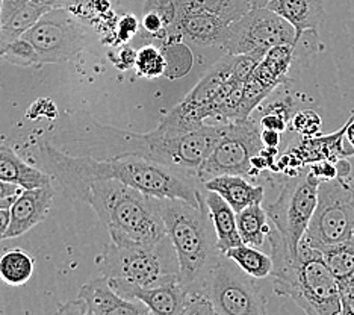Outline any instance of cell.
Returning <instances> with one entry per match:
<instances>
[{"mask_svg": "<svg viewBox=\"0 0 354 315\" xmlns=\"http://www.w3.org/2000/svg\"><path fill=\"white\" fill-rule=\"evenodd\" d=\"M223 123L198 125L177 131L159 125L146 134L102 125L85 111L66 116L46 141L76 156L95 159L144 158L165 165L197 172L221 134Z\"/></svg>", "mask_w": 354, "mask_h": 315, "instance_id": "6da1fadb", "label": "cell"}, {"mask_svg": "<svg viewBox=\"0 0 354 315\" xmlns=\"http://www.w3.org/2000/svg\"><path fill=\"white\" fill-rule=\"evenodd\" d=\"M38 153L44 172L58 182L67 179H115L151 197L182 199L192 205L202 204L205 187L196 173L189 170L144 158L95 159L68 155L46 140L39 141Z\"/></svg>", "mask_w": 354, "mask_h": 315, "instance_id": "7a4b0ae2", "label": "cell"}, {"mask_svg": "<svg viewBox=\"0 0 354 315\" xmlns=\"http://www.w3.org/2000/svg\"><path fill=\"white\" fill-rule=\"evenodd\" d=\"M67 196L82 200L97 214L114 242L153 244L167 229L155 197L115 179H67L59 182Z\"/></svg>", "mask_w": 354, "mask_h": 315, "instance_id": "3957f363", "label": "cell"}, {"mask_svg": "<svg viewBox=\"0 0 354 315\" xmlns=\"http://www.w3.org/2000/svg\"><path fill=\"white\" fill-rule=\"evenodd\" d=\"M272 258L274 293L283 296L309 315L341 314L339 280L328 270L321 252L304 238L294 253L280 240L274 228L268 233Z\"/></svg>", "mask_w": 354, "mask_h": 315, "instance_id": "277c9868", "label": "cell"}, {"mask_svg": "<svg viewBox=\"0 0 354 315\" xmlns=\"http://www.w3.org/2000/svg\"><path fill=\"white\" fill-rule=\"evenodd\" d=\"M155 200L167 235L174 246L185 289H207L206 280L221 252L216 246V233L205 196L200 205L182 199L155 197Z\"/></svg>", "mask_w": 354, "mask_h": 315, "instance_id": "5b68a950", "label": "cell"}, {"mask_svg": "<svg viewBox=\"0 0 354 315\" xmlns=\"http://www.w3.org/2000/svg\"><path fill=\"white\" fill-rule=\"evenodd\" d=\"M97 264L111 287L126 298H131L136 289L158 285L179 273V261L168 237L153 244L111 241L104 246Z\"/></svg>", "mask_w": 354, "mask_h": 315, "instance_id": "8992f818", "label": "cell"}, {"mask_svg": "<svg viewBox=\"0 0 354 315\" xmlns=\"http://www.w3.org/2000/svg\"><path fill=\"white\" fill-rule=\"evenodd\" d=\"M319 182L309 167L304 168L289 177L272 204L263 206L280 240L295 253L315 213Z\"/></svg>", "mask_w": 354, "mask_h": 315, "instance_id": "52a82bcc", "label": "cell"}, {"mask_svg": "<svg viewBox=\"0 0 354 315\" xmlns=\"http://www.w3.org/2000/svg\"><path fill=\"white\" fill-rule=\"evenodd\" d=\"M261 131L259 121L252 117L223 123L218 140L203 164L197 168V179L203 183L223 174L254 176L252 158L263 149Z\"/></svg>", "mask_w": 354, "mask_h": 315, "instance_id": "ba28073f", "label": "cell"}, {"mask_svg": "<svg viewBox=\"0 0 354 315\" xmlns=\"http://www.w3.org/2000/svg\"><path fill=\"white\" fill-rule=\"evenodd\" d=\"M21 37L35 47L41 64H58L73 58L99 38L67 8L46 12Z\"/></svg>", "mask_w": 354, "mask_h": 315, "instance_id": "9c48e42d", "label": "cell"}, {"mask_svg": "<svg viewBox=\"0 0 354 315\" xmlns=\"http://www.w3.org/2000/svg\"><path fill=\"white\" fill-rule=\"evenodd\" d=\"M354 237V185L347 177L321 181L318 201L304 240L313 247Z\"/></svg>", "mask_w": 354, "mask_h": 315, "instance_id": "30bf717a", "label": "cell"}, {"mask_svg": "<svg viewBox=\"0 0 354 315\" xmlns=\"http://www.w3.org/2000/svg\"><path fill=\"white\" fill-rule=\"evenodd\" d=\"M297 30L268 8H253L243 17L229 23L221 51L227 55L265 56L279 44H299Z\"/></svg>", "mask_w": 354, "mask_h": 315, "instance_id": "8fae6325", "label": "cell"}, {"mask_svg": "<svg viewBox=\"0 0 354 315\" xmlns=\"http://www.w3.org/2000/svg\"><path fill=\"white\" fill-rule=\"evenodd\" d=\"M254 278L221 253L206 280L215 314L220 315H263L265 298L254 284Z\"/></svg>", "mask_w": 354, "mask_h": 315, "instance_id": "7c38bea8", "label": "cell"}, {"mask_svg": "<svg viewBox=\"0 0 354 315\" xmlns=\"http://www.w3.org/2000/svg\"><path fill=\"white\" fill-rule=\"evenodd\" d=\"M227 29L229 23L211 11L179 10L164 42L179 43L185 39L197 46L221 48L227 37Z\"/></svg>", "mask_w": 354, "mask_h": 315, "instance_id": "4fadbf2b", "label": "cell"}, {"mask_svg": "<svg viewBox=\"0 0 354 315\" xmlns=\"http://www.w3.org/2000/svg\"><path fill=\"white\" fill-rule=\"evenodd\" d=\"M55 197L50 185L32 190H23L10 208V224L5 232V240L21 237L29 232L49 214Z\"/></svg>", "mask_w": 354, "mask_h": 315, "instance_id": "5bb4252c", "label": "cell"}, {"mask_svg": "<svg viewBox=\"0 0 354 315\" xmlns=\"http://www.w3.org/2000/svg\"><path fill=\"white\" fill-rule=\"evenodd\" d=\"M79 297L86 305L88 315H141L150 314L147 306L120 296L103 276L94 278L80 288Z\"/></svg>", "mask_w": 354, "mask_h": 315, "instance_id": "9a60e30c", "label": "cell"}, {"mask_svg": "<svg viewBox=\"0 0 354 315\" xmlns=\"http://www.w3.org/2000/svg\"><path fill=\"white\" fill-rule=\"evenodd\" d=\"M185 297H187V289L180 282L179 273H176L158 285L133 291L131 298L146 305L150 314L182 315Z\"/></svg>", "mask_w": 354, "mask_h": 315, "instance_id": "2e32d148", "label": "cell"}, {"mask_svg": "<svg viewBox=\"0 0 354 315\" xmlns=\"http://www.w3.org/2000/svg\"><path fill=\"white\" fill-rule=\"evenodd\" d=\"M267 8L291 24L300 39L304 32H318L327 15L324 0H271Z\"/></svg>", "mask_w": 354, "mask_h": 315, "instance_id": "e0dca14e", "label": "cell"}, {"mask_svg": "<svg viewBox=\"0 0 354 315\" xmlns=\"http://www.w3.org/2000/svg\"><path fill=\"white\" fill-rule=\"evenodd\" d=\"M203 187L209 191L218 192L235 213L243 211L247 206L262 204L265 194L261 185H252L245 179V176L238 174L212 177V179L203 182Z\"/></svg>", "mask_w": 354, "mask_h": 315, "instance_id": "ac0fdd59", "label": "cell"}, {"mask_svg": "<svg viewBox=\"0 0 354 315\" xmlns=\"http://www.w3.org/2000/svg\"><path fill=\"white\" fill-rule=\"evenodd\" d=\"M205 201L211 214L214 229L216 233V246L221 253H226L229 249L243 244L241 240L238 223H236V213L233 208L224 200L218 192L209 191L205 188Z\"/></svg>", "mask_w": 354, "mask_h": 315, "instance_id": "d6986e66", "label": "cell"}, {"mask_svg": "<svg viewBox=\"0 0 354 315\" xmlns=\"http://www.w3.org/2000/svg\"><path fill=\"white\" fill-rule=\"evenodd\" d=\"M297 51V44H279L270 48L253 71V76L271 90L288 84L291 80L289 73L294 66Z\"/></svg>", "mask_w": 354, "mask_h": 315, "instance_id": "ffe728a7", "label": "cell"}, {"mask_svg": "<svg viewBox=\"0 0 354 315\" xmlns=\"http://www.w3.org/2000/svg\"><path fill=\"white\" fill-rule=\"evenodd\" d=\"M0 179L32 190L52 183V177L43 170L29 165L12 147L0 144Z\"/></svg>", "mask_w": 354, "mask_h": 315, "instance_id": "44dd1931", "label": "cell"}, {"mask_svg": "<svg viewBox=\"0 0 354 315\" xmlns=\"http://www.w3.org/2000/svg\"><path fill=\"white\" fill-rule=\"evenodd\" d=\"M268 220V214L262 204L247 206L243 211L236 213L238 231L244 244L262 247L265 244V238H268L271 231Z\"/></svg>", "mask_w": 354, "mask_h": 315, "instance_id": "7402d4cb", "label": "cell"}, {"mask_svg": "<svg viewBox=\"0 0 354 315\" xmlns=\"http://www.w3.org/2000/svg\"><path fill=\"white\" fill-rule=\"evenodd\" d=\"M35 271V260L23 249H11L0 255V279L11 287L25 285Z\"/></svg>", "mask_w": 354, "mask_h": 315, "instance_id": "603a6c76", "label": "cell"}, {"mask_svg": "<svg viewBox=\"0 0 354 315\" xmlns=\"http://www.w3.org/2000/svg\"><path fill=\"white\" fill-rule=\"evenodd\" d=\"M317 249L337 280L348 278L354 273V237Z\"/></svg>", "mask_w": 354, "mask_h": 315, "instance_id": "cb8c5ba5", "label": "cell"}, {"mask_svg": "<svg viewBox=\"0 0 354 315\" xmlns=\"http://www.w3.org/2000/svg\"><path fill=\"white\" fill-rule=\"evenodd\" d=\"M224 255H227L230 260L235 261L241 269L254 279H265L271 276L272 267H274L271 256L257 250V247L244 244V242L229 249Z\"/></svg>", "mask_w": 354, "mask_h": 315, "instance_id": "d4e9b609", "label": "cell"}, {"mask_svg": "<svg viewBox=\"0 0 354 315\" xmlns=\"http://www.w3.org/2000/svg\"><path fill=\"white\" fill-rule=\"evenodd\" d=\"M179 10H206L227 23L235 21L252 10L250 0H174Z\"/></svg>", "mask_w": 354, "mask_h": 315, "instance_id": "484cf974", "label": "cell"}, {"mask_svg": "<svg viewBox=\"0 0 354 315\" xmlns=\"http://www.w3.org/2000/svg\"><path fill=\"white\" fill-rule=\"evenodd\" d=\"M46 12H49L46 6L35 2V0H30L29 3L20 8L17 12H14L10 19L3 21V42L8 43L15 38H20Z\"/></svg>", "mask_w": 354, "mask_h": 315, "instance_id": "4316f807", "label": "cell"}, {"mask_svg": "<svg viewBox=\"0 0 354 315\" xmlns=\"http://www.w3.org/2000/svg\"><path fill=\"white\" fill-rule=\"evenodd\" d=\"M0 60L19 67H32L41 64L35 47L25 37L15 38L0 47Z\"/></svg>", "mask_w": 354, "mask_h": 315, "instance_id": "83f0119b", "label": "cell"}, {"mask_svg": "<svg viewBox=\"0 0 354 315\" xmlns=\"http://www.w3.org/2000/svg\"><path fill=\"white\" fill-rule=\"evenodd\" d=\"M168 61L156 46H144L138 51L135 61L136 75L146 79H156L167 73Z\"/></svg>", "mask_w": 354, "mask_h": 315, "instance_id": "f1b7e54d", "label": "cell"}, {"mask_svg": "<svg viewBox=\"0 0 354 315\" xmlns=\"http://www.w3.org/2000/svg\"><path fill=\"white\" fill-rule=\"evenodd\" d=\"M274 91L271 88L265 87L259 79H256L253 75L244 82L243 88V99H241L238 120H247L250 118L253 111L261 107V103L270 97V94Z\"/></svg>", "mask_w": 354, "mask_h": 315, "instance_id": "f546056e", "label": "cell"}, {"mask_svg": "<svg viewBox=\"0 0 354 315\" xmlns=\"http://www.w3.org/2000/svg\"><path fill=\"white\" fill-rule=\"evenodd\" d=\"M321 126H323V118L315 109H300L297 111L289 129L299 134L300 136H315L321 134Z\"/></svg>", "mask_w": 354, "mask_h": 315, "instance_id": "4dcf8cb0", "label": "cell"}, {"mask_svg": "<svg viewBox=\"0 0 354 315\" xmlns=\"http://www.w3.org/2000/svg\"><path fill=\"white\" fill-rule=\"evenodd\" d=\"M141 23L136 17L135 12L126 11L117 21V28H115V38H114V46L112 47H123L129 42H132L135 35L138 34Z\"/></svg>", "mask_w": 354, "mask_h": 315, "instance_id": "1f68e13d", "label": "cell"}, {"mask_svg": "<svg viewBox=\"0 0 354 315\" xmlns=\"http://www.w3.org/2000/svg\"><path fill=\"white\" fill-rule=\"evenodd\" d=\"M299 109V102H297L295 97L292 94H285L279 97V99L272 100L265 107V112H276V114H280L281 117H285L289 123L294 117V114Z\"/></svg>", "mask_w": 354, "mask_h": 315, "instance_id": "d6a6232c", "label": "cell"}, {"mask_svg": "<svg viewBox=\"0 0 354 315\" xmlns=\"http://www.w3.org/2000/svg\"><path fill=\"white\" fill-rule=\"evenodd\" d=\"M339 294H341V314H354V273L351 276L339 280Z\"/></svg>", "mask_w": 354, "mask_h": 315, "instance_id": "836d02e7", "label": "cell"}, {"mask_svg": "<svg viewBox=\"0 0 354 315\" xmlns=\"http://www.w3.org/2000/svg\"><path fill=\"white\" fill-rule=\"evenodd\" d=\"M309 168L319 181H332V179H336V177H341L339 170H337V165H336V161H330V159L318 161V163L310 164Z\"/></svg>", "mask_w": 354, "mask_h": 315, "instance_id": "e575fe53", "label": "cell"}, {"mask_svg": "<svg viewBox=\"0 0 354 315\" xmlns=\"http://www.w3.org/2000/svg\"><path fill=\"white\" fill-rule=\"evenodd\" d=\"M136 55H138V52H136L133 47L123 46V47H120L117 56H111V60L115 64V67L118 70L126 71V70H131L132 67H135Z\"/></svg>", "mask_w": 354, "mask_h": 315, "instance_id": "d590c367", "label": "cell"}, {"mask_svg": "<svg viewBox=\"0 0 354 315\" xmlns=\"http://www.w3.org/2000/svg\"><path fill=\"white\" fill-rule=\"evenodd\" d=\"M259 125L262 129H270V131H277L283 134L289 127V121L280 114H276V112H263V116L259 120Z\"/></svg>", "mask_w": 354, "mask_h": 315, "instance_id": "8d00e7d4", "label": "cell"}, {"mask_svg": "<svg viewBox=\"0 0 354 315\" xmlns=\"http://www.w3.org/2000/svg\"><path fill=\"white\" fill-rule=\"evenodd\" d=\"M261 138L265 147L279 149V145L281 143V134L277 131H270V129H262Z\"/></svg>", "mask_w": 354, "mask_h": 315, "instance_id": "74e56055", "label": "cell"}, {"mask_svg": "<svg viewBox=\"0 0 354 315\" xmlns=\"http://www.w3.org/2000/svg\"><path fill=\"white\" fill-rule=\"evenodd\" d=\"M30 0H3V15H2V23L6 21L11 17L14 12H17L20 8L29 3Z\"/></svg>", "mask_w": 354, "mask_h": 315, "instance_id": "f35d334b", "label": "cell"}, {"mask_svg": "<svg viewBox=\"0 0 354 315\" xmlns=\"http://www.w3.org/2000/svg\"><path fill=\"white\" fill-rule=\"evenodd\" d=\"M25 190L21 188L20 185L12 183V182H6L0 179V199H8V197H17L19 194Z\"/></svg>", "mask_w": 354, "mask_h": 315, "instance_id": "ab89813d", "label": "cell"}, {"mask_svg": "<svg viewBox=\"0 0 354 315\" xmlns=\"http://www.w3.org/2000/svg\"><path fill=\"white\" fill-rule=\"evenodd\" d=\"M61 314H86V305L82 298L77 297V300L64 303L59 308Z\"/></svg>", "mask_w": 354, "mask_h": 315, "instance_id": "60d3db41", "label": "cell"}, {"mask_svg": "<svg viewBox=\"0 0 354 315\" xmlns=\"http://www.w3.org/2000/svg\"><path fill=\"white\" fill-rule=\"evenodd\" d=\"M144 3H146V0H118V6H122L126 11H131V12H133L132 10L142 11Z\"/></svg>", "mask_w": 354, "mask_h": 315, "instance_id": "b9f144b4", "label": "cell"}, {"mask_svg": "<svg viewBox=\"0 0 354 315\" xmlns=\"http://www.w3.org/2000/svg\"><path fill=\"white\" fill-rule=\"evenodd\" d=\"M8 224H10V209H0V242L5 240Z\"/></svg>", "mask_w": 354, "mask_h": 315, "instance_id": "7bdbcfd3", "label": "cell"}, {"mask_svg": "<svg viewBox=\"0 0 354 315\" xmlns=\"http://www.w3.org/2000/svg\"><path fill=\"white\" fill-rule=\"evenodd\" d=\"M35 2L41 3L50 11V10H55V8H66L70 0H35Z\"/></svg>", "mask_w": 354, "mask_h": 315, "instance_id": "ee69618b", "label": "cell"}, {"mask_svg": "<svg viewBox=\"0 0 354 315\" xmlns=\"http://www.w3.org/2000/svg\"><path fill=\"white\" fill-rule=\"evenodd\" d=\"M345 138H347L348 144L354 149V112L347 120V131H345Z\"/></svg>", "mask_w": 354, "mask_h": 315, "instance_id": "f6af8a7d", "label": "cell"}, {"mask_svg": "<svg viewBox=\"0 0 354 315\" xmlns=\"http://www.w3.org/2000/svg\"><path fill=\"white\" fill-rule=\"evenodd\" d=\"M2 15H3V0H0V47L5 44L3 42V23H2Z\"/></svg>", "mask_w": 354, "mask_h": 315, "instance_id": "bcb514c9", "label": "cell"}, {"mask_svg": "<svg viewBox=\"0 0 354 315\" xmlns=\"http://www.w3.org/2000/svg\"><path fill=\"white\" fill-rule=\"evenodd\" d=\"M271 0H250L252 10L253 8H267Z\"/></svg>", "mask_w": 354, "mask_h": 315, "instance_id": "7dc6e473", "label": "cell"}, {"mask_svg": "<svg viewBox=\"0 0 354 315\" xmlns=\"http://www.w3.org/2000/svg\"><path fill=\"white\" fill-rule=\"evenodd\" d=\"M15 197H8V199H0V209H10L14 204Z\"/></svg>", "mask_w": 354, "mask_h": 315, "instance_id": "c3c4849f", "label": "cell"}, {"mask_svg": "<svg viewBox=\"0 0 354 315\" xmlns=\"http://www.w3.org/2000/svg\"><path fill=\"white\" fill-rule=\"evenodd\" d=\"M114 3H115V5H118V0H114Z\"/></svg>", "mask_w": 354, "mask_h": 315, "instance_id": "681fc988", "label": "cell"}]
</instances>
